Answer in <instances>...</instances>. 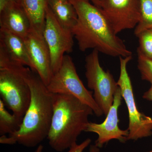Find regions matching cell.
<instances>
[{
    "mask_svg": "<svg viewBox=\"0 0 152 152\" xmlns=\"http://www.w3.org/2000/svg\"><path fill=\"white\" fill-rule=\"evenodd\" d=\"M70 1L77 15V23L71 31L81 51L93 49L111 56H132L102 9L89 0Z\"/></svg>",
    "mask_w": 152,
    "mask_h": 152,
    "instance_id": "1",
    "label": "cell"
},
{
    "mask_svg": "<svg viewBox=\"0 0 152 152\" xmlns=\"http://www.w3.org/2000/svg\"><path fill=\"white\" fill-rule=\"evenodd\" d=\"M23 77L30 88L31 100L18 130L0 137V143L14 145L18 143L24 146H37L48 135L53 117V94L49 91L39 76L27 67Z\"/></svg>",
    "mask_w": 152,
    "mask_h": 152,
    "instance_id": "2",
    "label": "cell"
},
{
    "mask_svg": "<svg viewBox=\"0 0 152 152\" xmlns=\"http://www.w3.org/2000/svg\"><path fill=\"white\" fill-rule=\"evenodd\" d=\"M53 94V117L48 135L53 149L61 152L77 143L78 137L86 129L94 111L70 95Z\"/></svg>",
    "mask_w": 152,
    "mask_h": 152,
    "instance_id": "3",
    "label": "cell"
},
{
    "mask_svg": "<svg viewBox=\"0 0 152 152\" xmlns=\"http://www.w3.org/2000/svg\"><path fill=\"white\" fill-rule=\"evenodd\" d=\"M26 66L0 54V94L5 105L23 118L31 100V89L23 77Z\"/></svg>",
    "mask_w": 152,
    "mask_h": 152,
    "instance_id": "4",
    "label": "cell"
},
{
    "mask_svg": "<svg viewBox=\"0 0 152 152\" xmlns=\"http://www.w3.org/2000/svg\"><path fill=\"white\" fill-rule=\"evenodd\" d=\"M47 87L52 94L74 96L90 107L97 117L104 115L94 99L92 92L87 89L79 77L72 59L69 55L64 56L60 69L54 74Z\"/></svg>",
    "mask_w": 152,
    "mask_h": 152,
    "instance_id": "5",
    "label": "cell"
},
{
    "mask_svg": "<svg viewBox=\"0 0 152 152\" xmlns=\"http://www.w3.org/2000/svg\"><path fill=\"white\" fill-rule=\"evenodd\" d=\"M132 56L119 57L120 73L117 84L129 112V134L128 140H137L152 135V118L140 112L136 106L133 87L127 71V65Z\"/></svg>",
    "mask_w": 152,
    "mask_h": 152,
    "instance_id": "6",
    "label": "cell"
},
{
    "mask_svg": "<svg viewBox=\"0 0 152 152\" xmlns=\"http://www.w3.org/2000/svg\"><path fill=\"white\" fill-rule=\"evenodd\" d=\"M99 53L93 50L86 57L85 75L88 87L94 91L96 103L106 116L113 103L114 95L118 86L111 73L104 70L101 66Z\"/></svg>",
    "mask_w": 152,
    "mask_h": 152,
    "instance_id": "7",
    "label": "cell"
},
{
    "mask_svg": "<svg viewBox=\"0 0 152 152\" xmlns=\"http://www.w3.org/2000/svg\"><path fill=\"white\" fill-rule=\"evenodd\" d=\"M43 36L50 53L54 74L61 65L65 54L72 52L74 37L71 30L63 26L58 21L48 5L46 10Z\"/></svg>",
    "mask_w": 152,
    "mask_h": 152,
    "instance_id": "8",
    "label": "cell"
},
{
    "mask_svg": "<svg viewBox=\"0 0 152 152\" xmlns=\"http://www.w3.org/2000/svg\"><path fill=\"white\" fill-rule=\"evenodd\" d=\"M101 8L117 34L136 28L140 22V0H103Z\"/></svg>",
    "mask_w": 152,
    "mask_h": 152,
    "instance_id": "9",
    "label": "cell"
},
{
    "mask_svg": "<svg viewBox=\"0 0 152 152\" xmlns=\"http://www.w3.org/2000/svg\"><path fill=\"white\" fill-rule=\"evenodd\" d=\"M122 96L119 87L114 95L113 103L110 108L106 118L101 124L89 122L85 132L94 133L98 135L95 141V145L102 148L104 145L112 140H117L121 142L125 143L128 140L129 134L128 129H121L119 127L118 111L121 104Z\"/></svg>",
    "mask_w": 152,
    "mask_h": 152,
    "instance_id": "10",
    "label": "cell"
},
{
    "mask_svg": "<svg viewBox=\"0 0 152 152\" xmlns=\"http://www.w3.org/2000/svg\"><path fill=\"white\" fill-rule=\"evenodd\" d=\"M24 40L32 65V71L37 73L47 86L54 73L50 53L43 35L31 29Z\"/></svg>",
    "mask_w": 152,
    "mask_h": 152,
    "instance_id": "11",
    "label": "cell"
},
{
    "mask_svg": "<svg viewBox=\"0 0 152 152\" xmlns=\"http://www.w3.org/2000/svg\"><path fill=\"white\" fill-rule=\"evenodd\" d=\"M0 29L24 39L31 30L29 20L18 0L0 12Z\"/></svg>",
    "mask_w": 152,
    "mask_h": 152,
    "instance_id": "12",
    "label": "cell"
},
{
    "mask_svg": "<svg viewBox=\"0 0 152 152\" xmlns=\"http://www.w3.org/2000/svg\"><path fill=\"white\" fill-rule=\"evenodd\" d=\"M0 48L11 59L33 70L23 39L9 31L0 29Z\"/></svg>",
    "mask_w": 152,
    "mask_h": 152,
    "instance_id": "13",
    "label": "cell"
},
{
    "mask_svg": "<svg viewBox=\"0 0 152 152\" xmlns=\"http://www.w3.org/2000/svg\"><path fill=\"white\" fill-rule=\"evenodd\" d=\"M29 20L31 29L43 35L48 0H18Z\"/></svg>",
    "mask_w": 152,
    "mask_h": 152,
    "instance_id": "14",
    "label": "cell"
},
{
    "mask_svg": "<svg viewBox=\"0 0 152 152\" xmlns=\"http://www.w3.org/2000/svg\"><path fill=\"white\" fill-rule=\"evenodd\" d=\"M48 4L58 21L63 26L72 30L77 23V15L70 1L48 0Z\"/></svg>",
    "mask_w": 152,
    "mask_h": 152,
    "instance_id": "15",
    "label": "cell"
},
{
    "mask_svg": "<svg viewBox=\"0 0 152 152\" xmlns=\"http://www.w3.org/2000/svg\"><path fill=\"white\" fill-rule=\"evenodd\" d=\"M5 105L0 99V135L12 134L18 130L23 118L11 114L5 108Z\"/></svg>",
    "mask_w": 152,
    "mask_h": 152,
    "instance_id": "16",
    "label": "cell"
},
{
    "mask_svg": "<svg viewBox=\"0 0 152 152\" xmlns=\"http://www.w3.org/2000/svg\"><path fill=\"white\" fill-rule=\"evenodd\" d=\"M140 20L135 29L136 36L144 30L152 29V0H140Z\"/></svg>",
    "mask_w": 152,
    "mask_h": 152,
    "instance_id": "17",
    "label": "cell"
},
{
    "mask_svg": "<svg viewBox=\"0 0 152 152\" xmlns=\"http://www.w3.org/2000/svg\"><path fill=\"white\" fill-rule=\"evenodd\" d=\"M137 37L139 42L138 50L145 56L152 59V29L144 30Z\"/></svg>",
    "mask_w": 152,
    "mask_h": 152,
    "instance_id": "18",
    "label": "cell"
},
{
    "mask_svg": "<svg viewBox=\"0 0 152 152\" xmlns=\"http://www.w3.org/2000/svg\"><path fill=\"white\" fill-rule=\"evenodd\" d=\"M137 52V66L142 79L150 82L152 85V59Z\"/></svg>",
    "mask_w": 152,
    "mask_h": 152,
    "instance_id": "19",
    "label": "cell"
},
{
    "mask_svg": "<svg viewBox=\"0 0 152 152\" xmlns=\"http://www.w3.org/2000/svg\"><path fill=\"white\" fill-rule=\"evenodd\" d=\"M91 142V139L88 138L79 145L77 143L74 144L69 148V150L67 152H83L84 150L89 145Z\"/></svg>",
    "mask_w": 152,
    "mask_h": 152,
    "instance_id": "20",
    "label": "cell"
},
{
    "mask_svg": "<svg viewBox=\"0 0 152 152\" xmlns=\"http://www.w3.org/2000/svg\"><path fill=\"white\" fill-rule=\"evenodd\" d=\"M18 0H0V12L4 10L12 3Z\"/></svg>",
    "mask_w": 152,
    "mask_h": 152,
    "instance_id": "21",
    "label": "cell"
},
{
    "mask_svg": "<svg viewBox=\"0 0 152 152\" xmlns=\"http://www.w3.org/2000/svg\"><path fill=\"white\" fill-rule=\"evenodd\" d=\"M142 97L147 100L152 101V85L149 89L144 93Z\"/></svg>",
    "mask_w": 152,
    "mask_h": 152,
    "instance_id": "22",
    "label": "cell"
},
{
    "mask_svg": "<svg viewBox=\"0 0 152 152\" xmlns=\"http://www.w3.org/2000/svg\"><path fill=\"white\" fill-rule=\"evenodd\" d=\"M89 1L92 3L93 4L101 8L103 0H89Z\"/></svg>",
    "mask_w": 152,
    "mask_h": 152,
    "instance_id": "23",
    "label": "cell"
},
{
    "mask_svg": "<svg viewBox=\"0 0 152 152\" xmlns=\"http://www.w3.org/2000/svg\"><path fill=\"white\" fill-rule=\"evenodd\" d=\"M99 148L96 146L95 145H91L90 146L89 152H99Z\"/></svg>",
    "mask_w": 152,
    "mask_h": 152,
    "instance_id": "24",
    "label": "cell"
},
{
    "mask_svg": "<svg viewBox=\"0 0 152 152\" xmlns=\"http://www.w3.org/2000/svg\"><path fill=\"white\" fill-rule=\"evenodd\" d=\"M43 148V146L40 144V145L38 146L37 148V149H36L35 151L34 152H42Z\"/></svg>",
    "mask_w": 152,
    "mask_h": 152,
    "instance_id": "25",
    "label": "cell"
},
{
    "mask_svg": "<svg viewBox=\"0 0 152 152\" xmlns=\"http://www.w3.org/2000/svg\"><path fill=\"white\" fill-rule=\"evenodd\" d=\"M60 1H70V0H60Z\"/></svg>",
    "mask_w": 152,
    "mask_h": 152,
    "instance_id": "26",
    "label": "cell"
},
{
    "mask_svg": "<svg viewBox=\"0 0 152 152\" xmlns=\"http://www.w3.org/2000/svg\"><path fill=\"white\" fill-rule=\"evenodd\" d=\"M147 152H152V150H151V151H148Z\"/></svg>",
    "mask_w": 152,
    "mask_h": 152,
    "instance_id": "27",
    "label": "cell"
}]
</instances>
